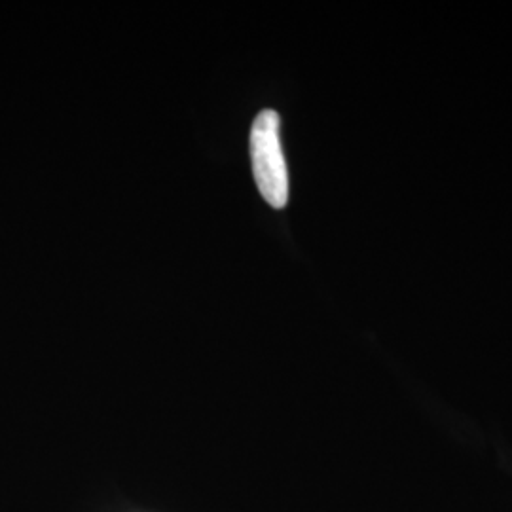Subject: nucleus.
<instances>
[{
	"label": "nucleus",
	"instance_id": "f257e3e1",
	"mask_svg": "<svg viewBox=\"0 0 512 512\" xmlns=\"http://www.w3.org/2000/svg\"><path fill=\"white\" fill-rule=\"evenodd\" d=\"M281 120L275 110H262L253 122L249 152L260 196L274 209L289 202V171L279 137Z\"/></svg>",
	"mask_w": 512,
	"mask_h": 512
}]
</instances>
